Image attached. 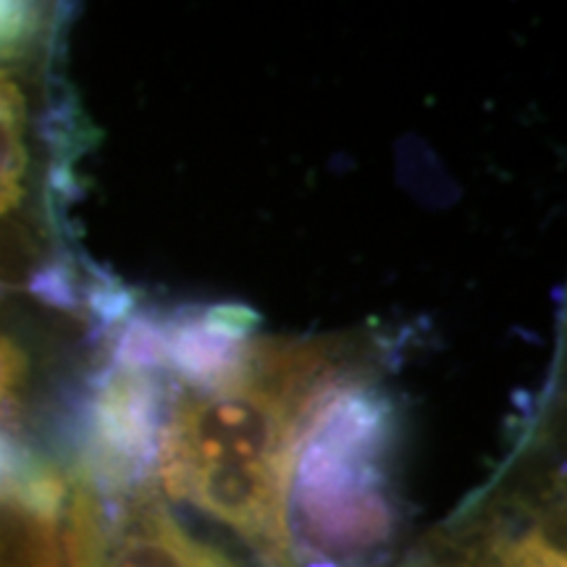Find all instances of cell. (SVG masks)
Masks as SVG:
<instances>
[{"label":"cell","mask_w":567,"mask_h":567,"mask_svg":"<svg viewBox=\"0 0 567 567\" xmlns=\"http://www.w3.org/2000/svg\"><path fill=\"white\" fill-rule=\"evenodd\" d=\"M352 373L334 347L258 339L210 386L172 381L158 473L166 492L237 530L266 567H297L289 484L310 410Z\"/></svg>","instance_id":"cell-1"},{"label":"cell","mask_w":567,"mask_h":567,"mask_svg":"<svg viewBox=\"0 0 567 567\" xmlns=\"http://www.w3.org/2000/svg\"><path fill=\"white\" fill-rule=\"evenodd\" d=\"M394 434L392 400L363 375L347 373L321 394L305 421L289 484L305 549L363 567L389 547L396 530L389 488Z\"/></svg>","instance_id":"cell-2"},{"label":"cell","mask_w":567,"mask_h":567,"mask_svg":"<svg viewBox=\"0 0 567 567\" xmlns=\"http://www.w3.org/2000/svg\"><path fill=\"white\" fill-rule=\"evenodd\" d=\"M168 402L172 381L161 371L109 360L71 415V476L103 496L153 486Z\"/></svg>","instance_id":"cell-3"},{"label":"cell","mask_w":567,"mask_h":567,"mask_svg":"<svg viewBox=\"0 0 567 567\" xmlns=\"http://www.w3.org/2000/svg\"><path fill=\"white\" fill-rule=\"evenodd\" d=\"M69 567H237L184 530L155 486L103 496L69 476Z\"/></svg>","instance_id":"cell-4"},{"label":"cell","mask_w":567,"mask_h":567,"mask_svg":"<svg viewBox=\"0 0 567 567\" xmlns=\"http://www.w3.org/2000/svg\"><path fill=\"white\" fill-rule=\"evenodd\" d=\"M27 105L19 84L0 69V216L24 195Z\"/></svg>","instance_id":"cell-5"},{"label":"cell","mask_w":567,"mask_h":567,"mask_svg":"<svg viewBox=\"0 0 567 567\" xmlns=\"http://www.w3.org/2000/svg\"><path fill=\"white\" fill-rule=\"evenodd\" d=\"M42 27L40 6L0 3V63L19 59L30 51Z\"/></svg>","instance_id":"cell-6"},{"label":"cell","mask_w":567,"mask_h":567,"mask_svg":"<svg viewBox=\"0 0 567 567\" xmlns=\"http://www.w3.org/2000/svg\"><path fill=\"white\" fill-rule=\"evenodd\" d=\"M27 371H30L27 352L13 339L0 337V431L3 434H9L11 425L19 421L17 392L24 384Z\"/></svg>","instance_id":"cell-7"},{"label":"cell","mask_w":567,"mask_h":567,"mask_svg":"<svg viewBox=\"0 0 567 567\" xmlns=\"http://www.w3.org/2000/svg\"><path fill=\"white\" fill-rule=\"evenodd\" d=\"M30 289L34 297H40L48 305H55V308L74 310L82 305L80 281H76L74 268H71L69 260H55V264L34 274Z\"/></svg>","instance_id":"cell-8"},{"label":"cell","mask_w":567,"mask_h":567,"mask_svg":"<svg viewBox=\"0 0 567 567\" xmlns=\"http://www.w3.org/2000/svg\"><path fill=\"white\" fill-rule=\"evenodd\" d=\"M308 567H339V565L329 563V559H316V563H310Z\"/></svg>","instance_id":"cell-9"}]
</instances>
